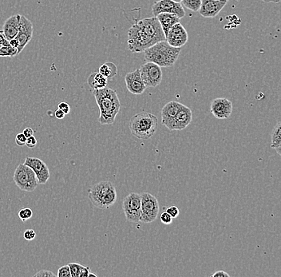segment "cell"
Segmentation results:
<instances>
[{
	"label": "cell",
	"mask_w": 281,
	"mask_h": 277,
	"mask_svg": "<svg viewBox=\"0 0 281 277\" xmlns=\"http://www.w3.org/2000/svg\"><path fill=\"white\" fill-rule=\"evenodd\" d=\"M125 81L126 87L131 94L140 95L143 94L146 90V86L142 81L139 69L126 74Z\"/></svg>",
	"instance_id": "15"
},
{
	"label": "cell",
	"mask_w": 281,
	"mask_h": 277,
	"mask_svg": "<svg viewBox=\"0 0 281 277\" xmlns=\"http://www.w3.org/2000/svg\"><path fill=\"white\" fill-rule=\"evenodd\" d=\"M193 119L192 111L189 107L182 104L176 117L171 123L170 130H183L191 123Z\"/></svg>",
	"instance_id": "16"
},
{
	"label": "cell",
	"mask_w": 281,
	"mask_h": 277,
	"mask_svg": "<svg viewBox=\"0 0 281 277\" xmlns=\"http://www.w3.org/2000/svg\"><path fill=\"white\" fill-rule=\"evenodd\" d=\"M128 35V49L135 54L144 52L154 44L166 40L162 27L154 16L134 23L129 28Z\"/></svg>",
	"instance_id": "1"
},
{
	"label": "cell",
	"mask_w": 281,
	"mask_h": 277,
	"mask_svg": "<svg viewBox=\"0 0 281 277\" xmlns=\"http://www.w3.org/2000/svg\"><path fill=\"white\" fill-rule=\"evenodd\" d=\"M123 210H141V194L131 193L123 200Z\"/></svg>",
	"instance_id": "20"
},
{
	"label": "cell",
	"mask_w": 281,
	"mask_h": 277,
	"mask_svg": "<svg viewBox=\"0 0 281 277\" xmlns=\"http://www.w3.org/2000/svg\"><path fill=\"white\" fill-rule=\"evenodd\" d=\"M161 13L173 14L177 15L180 19H182L186 15V11L181 2H175L173 0H160L153 5V15L156 17Z\"/></svg>",
	"instance_id": "9"
},
{
	"label": "cell",
	"mask_w": 281,
	"mask_h": 277,
	"mask_svg": "<svg viewBox=\"0 0 281 277\" xmlns=\"http://www.w3.org/2000/svg\"><path fill=\"white\" fill-rule=\"evenodd\" d=\"M129 129L138 139H150L159 126V120L151 113L142 112L132 117L129 121Z\"/></svg>",
	"instance_id": "4"
},
{
	"label": "cell",
	"mask_w": 281,
	"mask_h": 277,
	"mask_svg": "<svg viewBox=\"0 0 281 277\" xmlns=\"http://www.w3.org/2000/svg\"><path fill=\"white\" fill-rule=\"evenodd\" d=\"M33 212L32 209L29 208H24L19 212V217L21 219L22 221H26L32 218Z\"/></svg>",
	"instance_id": "26"
},
{
	"label": "cell",
	"mask_w": 281,
	"mask_h": 277,
	"mask_svg": "<svg viewBox=\"0 0 281 277\" xmlns=\"http://www.w3.org/2000/svg\"><path fill=\"white\" fill-rule=\"evenodd\" d=\"M15 185L26 192H32L38 186L36 174L29 166L20 164L17 167L14 173Z\"/></svg>",
	"instance_id": "6"
},
{
	"label": "cell",
	"mask_w": 281,
	"mask_h": 277,
	"mask_svg": "<svg viewBox=\"0 0 281 277\" xmlns=\"http://www.w3.org/2000/svg\"><path fill=\"white\" fill-rule=\"evenodd\" d=\"M1 32H2V30H0V33H1Z\"/></svg>",
	"instance_id": "45"
},
{
	"label": "cell",
	"mask_w": 281,
	"mask_h": 277,
	"mask_svg": "<svg viewBox=\"0 0 281 277\" xmlns=\"http://www.w3.org/2000/svg\"><path fill=\"white\" fill-rule=\"evenodd\" d=\"M188 33L186 28L181 23H177L171 27L167 34L166 41L173 47L181 48L188 42Z\"/></svg>",
	"instance_id": "12"
},
{
	"label": "cell",
	"mask_w": 281,
	"mask_h": 277,
	"mask_svg": "<svg viewBox=\"0 0 281 277\" xmlns=\"http://www.w3.org/2000/svg\"><path fill=\"white\" fill-rule=\"evenodd\" d=\"M271 147L281 155V123L280 121L276 124L271 133Z\"/></svg>",
	"instance_id": "22"
},
{
	"label": "cell",
	"mask_w": 281,
	"mask_h": 277,
	"mask_svg": "<svg viewBox=\"0 0 281 277\" xmlns=\"http://www.w3.org/2000/svg\"><path fill=\"white\" fill-rule=\"evenodd\" d=\"M9 42H10V45H11L12 47H14V48L17 49V50H18L19 46V41H17L15 39H13V40H10V41H9Z\"/></svg>",
	"instance_id": "41"
},
{
	"label": "cell",
	"mask_w": 281,
	"mask_h": 277,
	"mask_svg": "<svg viewBox=\"0 0 281 277\" xmlns=\"http://www.w3.org/2000/svg\"><path fill=\"white\" fill-rule=\"evenodd\" d=\"M161 221L164 225H170L173 222V218L167 212H163L161 214Z\"/></svg>",
	"instance_id": "29"
},
{
	"label": "cell",
	"mask_w": 281,
	"mask_h": 277,
	"mask_svg": "<svg viewBox=\"0 0 281 277\" xmlns=\"http://www.w3.org/2000/svg\"><path fill=\"white\" fill-rule=\"evenodd\" d=\"M23 237H24L25 240L31 241V240H33L36 238V232L34 231L33 229H27L24 232V234H23Z\"/></svg>",
	"instance_id": "31"
},
{
	"label": "cell",
	"mask_w": 281,
	"mask_h": 277,
	"mask_svg": "<svg viewBox=\"0 0 281 277\" xmlns=\"http://www.w3.org/2000/svg\"><path fill=\"white\" fill-rule=\"evenodd\" d=\"M24 165L29 166L36 174L38 184H46L48 180L50 179V173L49 168L46 163L42 160L34 158V157H27Z\"/></svg>",
	"instance_id": "11"
},
{
	"label": "cell",
	"mask_w": 281,
	"mask_h": 277,
	"mask_svg": "<svg viewBox=\"0 0 281 277\" xmlns=\"http://www.w3.org/2000/svg\"><path fill=\"white\" fill-rule=\"evenodd\" d=\"M59 109H60L61 111H63L66 115H68L70 113V111H71L70 105L65 102H62L59 103Z\"/></svg>",
	"instance_id": "35"
},
{
	"label": "cell",
	"mask_w": 281,
	"mask_h": 277,
	"mask_svg": "<svg viewBox=\"0 0 281 277\" xmlns=\"http://www.w3.org/2000/svg\"><path fill=\"white\" fill-rule=\"evenodd\" d=\"M210 111L215 118L226 119L230 117L233 111V103L227 98H215L211 102Z\"/></svg>",
	"instance_id": "13"
},
{
	"label": "cell",
	"mask_w": 281,
	"mask_h": 277,
	"mask_svg": "<svg viewBox=\"0 0 281 277\" xmlns=\"http://www.w3.org/2000/svg\"><path fill=\"white\" fill-rule=\"evenodd\" d=\"M17 55H19L18 50L12 47L11 45L0 47V57L14 58V57L17 56Z\"/></svg>",
	"instance_id": "25"
},
{
	"label": "cell",
	"mask_w": 281,
	"mask_h": 277,
	"mask_svg": "<svg viewBox=\"0 0 281 277\" xmlns=\"http://www.w3.org/2000/svg\"><path fill=\"white\" fill-rule=\"evenodd\" d=\"M23 134L25 135L26 138H29L34 135L33 129L32 128H26L23 132Z\"/></svg>",
	"instance_id": "39"
},
{
	"label": "cell",
	"mask_w": 281,
	"mask_h": 277,
	"mask_svg": "<svg viewBox=\"0 0 281 277\" xmlns=\"http://www.w3.org/2000/svg\"><path fill=\"white\" fill-rule=\"evenodd\" d=\"M117 72L116 65L111 62H106L99 67V73L102 74L107 79L115 77L117 75Z\"/></svg>",
	"instance_id": "23"
},
{
	"label": "cell",
	"mask_w": 281,
	"mask_h": 277,
	"mask_svg": "<svg viewBox=\"0 0 281 277\" xmlns=\"http://www.w3.org/2000/svg\"><path fill=\"white\" fill-rule=\"evenodd\" d=\"M54 115H55V117H56L57 119H64L66 114H65L63 111H61L60 109H58V110L55 111V114H54Z\"/></svg>",
	"instance_id": "40"
},
{
	"label": "cell",
	"mask_w": 281,
	"mask_h": 277,
	"mask_svg": "<svg viewBox=\"0 0 281 277\" xmlns=\"http://www.w3.org/2000/svg\"><path fill=\"white\" fill-rule=\"evenodd\" d=\"M19 17L20 15H13L6 19L3 24L2 32L8 41L13 40L19 32Z\"/></svg>",
	"instance_id": "18"
},
{
	"label": "cell",
	"mask_w": 281,
	"mask_h": 277,
	"mask_svg": "<svg viewBox=\"0 0 281 277\" xmlns=\"http://www.w3.org/2000/svg\"><path fill=\"white\" fill-rule=\"evenodd\" d=\"M26 142H27V138H26L25 135H24L23 133L17 134L16 137H15V143H16L18 146H25Z\"/></svg>",
	"instance_id": "32"
},
{
	"label": "cell",
	"mask_w": 281,
	"mask_h": 277,
	"mask_svg": "<svg viewBox=\"0 0 281 277\" xmlns=\"http://www.w3.org/2000/svg\"><path fill=\"white\" fill-rule=\"evenodd\" d=\"M33 36V25L31 20L24 15L19 17V29L14 39L19 41V46L18 48L19 54L24 50L27 44L29 43Z\"/></svg>",
	"instance_id": "10"
},
{
	"label": "cell",
	"mask_w": 281,
	"mask_h": 277,
	"mask_svg": "<svg viewBox=\"0 0 281 277\" xmlns=\"http://www.w3.org/2000/svg\"><path fill=\"white\" fill-rule=\"evenodd\" d=\"M156 18L159 20L160 25L162 27L165 38L171 27L180 23V19H181L177 15L169 14V13H161L157 15Z\"/></svg>",
	"instance_id": "19"
},
{
	"label": "cell",
	"mask_w": 281,
	"mask_h": 277,
	"mask_svg": "<svg viewBox=\"0 0 281 277\" xmlns=\"http://www.w3.org/2000/svg\"><path fill=\"white\" fill-rule=\"evenodd\" d=\"M0 47H1V46H0Z\"/></svg>",
	"instance_id": "47"
},
{
	"label": "cell",
	"mask_w": 281,
	"mask_h": 277,
	"mask_svg": "<svg viewBox=\"0 0 281 277\" xmlns=\"http://www.w3.org/2000/svg\"><path fill=\"white\" fill-rule=\"evenodd\" d=\"M166 212L169 213L173 219L177 218L180 214L179 208H177V206H174V205L168 207V208H166Z\"/></svg>",
	"instance_id": "30"
},
{
	"label": "cell",
	"mask_w": 281,
	"mask_h": 277,
	"mask_svg": "<svg viewBox=\"0 0 281 277\" xmlns=\"http://www.w3.org/2000/svg\"><path fill=\"white\" fill-rule=\"evenodd\" d=\"M182 104L176 101H172L164 105L161 110V118H162V125L169 129L171 123L176 117L177 112L179 111Z\"/></svg>",
	"instance_id": "17"
},
{
	"label": "cell",
	"mask_w": 281,
	"mask_h": 277,
	"mask_svg": "<svg viewBox=\"0 0 281 277\" xmlns=\"http://www.w3.org/2000/svg\"><path fill=\"white\" fill-rule=\"evenodd\" d=\"M260 1H262L264 2H267V3H269V2H274V3H278V2H281V0H260Z\"/></svg>",
	"instance_id": "42"
},
{
	"label": "cell",
	"mask_w": 281,
	"mask_h": 277,
	"mask_svg": "<svg viewBox=\"0 0 281 277\" xmlns=\"http://www.w3.org/2000/svg\"><path fill=\"white\" fill-rule=\"evenodd\" d=\"M181 48L171 46L166 40L154 44L144 51L146 62L155 63L160 67H173L177 62Z\"/></svg>",
	"instance_id": "3"
},
{
	"label": "cell",
	"mask_w": 281,
	"mask_h": 277,
	"mask_svg": "<svg viewBox=\"0 0 281 277\" xmlns=\"http://www.w3.org/2000/svg\"><path fill=\"white\" fill-rule=\"evenodd\" d=\"M173 1H175V2H180L181 0H173Z\"/></svg>",
	"instance_id": "44"
},
{
	"label": "cell",
	"mask_w": 281,
	"mask_h": 277,
	"mask_svg": "<svg viewBox=\"0 0 281 277\" xmlns=\"http://www.w3.org/2000/svg\"><path fill=\"white\" fill-rule=\"evenodd\" d=\"M227 1H229V0H227Z\"/></svg>",
	"instance_id": "48"
},
{
	"label": "cell",
	"mask_w": 281,
	"mask_h": 277,
	"mask_svg": "<svg viewBox=\"0 0 281 277\" xmlns=\"http://www.w3.org/2000/svg\"><path fill=\"white\" fill-rule=\"evenodd\" d=\"M57 277H71V272H70V268L68 265H63L61 267L58 271Z\"/></svg>",
	"instance_id": "28"
},
{
	"label": "cell",
	"mask_w": 281,
	"mask_h": 277,
	"mask_svg": "<svg viewBox=\"0 0 281 277\" xmlns=\"http://www.w3.org/2000/svg\"><path fill=\"white\" fill-rule=\"evenodd\" d=\"M235 1H239V0H235Z\"/></svg>",
	"instance_id": "46"
},
{
	"label": "cell",
	"mask_w": 281,
	"mask_h": 277,
	"mask_svg": "<svg viewBox=\"0 0 281 277\" xmlns=\"http://www.w3.org/2000/svg\"><path fill=\"white\" fill-rule=\"evenodd\" d=\"M227 0H202L199 14L204 18H215L222 11Z\"/></svg>",
	"instance_id": "14"
},
{
	"label": "cell",
	"mask_w": 281,
	"mask_h": 277,
	"mask_svg": "<svg viewBox=\"0 0 281 277\" xmlns=\"http://www.w3.org/2000/svg\"><path fill=\"white\" fill-rule=\"evenodd\" d=\"M202 0H181V4L190 11L198 12L201 6Z\"/></svg>",
	"instance_id": "24"
},
{
	"label": "cell",
	"mask_w": 281,
	"mask_h": 277,
	"mask_svg": "<svg viewBox=\"0 0 281 277\" xmlns=\"http://www.w3.org/2000/svg\"><path fill=\"white\" fill-rule=\"evenodd\" d=\"M90 273V267L83 266V265H81L80 273H79V277H88V275H89V273Z\"/></svg>",
	"instance_id": "34"
},
{
	"label": "cell",
	"mask_w": 281,
	"mask_h": 277,
	"mask_svg": "<svg viewBox=\"0 0 281 277\" xmlns=\"http://www.w3.org/2000/svg\"><path fill=\"white\" fill-rule=\"evenodd\" d=\"M54 273L49 270H41V271L38 272L36 273L34 277H54Z\"/></svg>",
	"instance_id": "36"
},
{
	"label": "cell",
	"mask_w": 281,
	"mask_h": 277,
	"mask_svg": "<svg viewBox=\"0 0 281 277\" xmlns=\"http://www.w3.org/2000/svg\"><path fill=\"white\" fill-rule=\"evenodd\" d=\"M159 213V204L157 198L150 194H141V221L151 223L156 220Z\"/></svg>",
	"instance_id": "7"
},
{
	"label": "cell",
	"mask_w": 281,
	"mask_h": 277,
	"mask_svg": "<svg viewBox=\"0 0 281 277\" xmlns=\"http://www.w3.org/2000/svg\"><path fill=\"white\" fill-rule=\"evenodd\" d=\"M89 198L96 208L106 209L116 202L117 192L111 181H101L92 186L89 191Z\"/></svg>",
	"instance_id": "5"
},
{
	"label": "cell",
	"mask_w": 281,
	"mask_h": 277,
	"mask_svg": "<svg viewBox=\"0 0 281 277\" xmlns=\"http://www.w3.org/2000/svg\"><path fill=\"white\" fill-rule=\"evenodd\" d=\"M97 277V275H96V274H94V273H89V275H88V277Z\"/></svg>",
	"instance_id": "43"
},
{
	"label": "cell",
	"mask_w": 281,
	"mask_h": 277,
	"mask_svg": "<svg viewBox=\"0 0 281 277\" xmlns=\"http://www.w3.org/2000/svg\"><path fill=\"white\" fill-rule=\"evenodd\" d=\"M36 145H37V140L36 138L32 136V137H29V138H27V142H26V146L30 149H33L36 147Z\"/></svg>",
	"instance_id": "33"
},
{
	"label": "cell",
	"mask_w": 281,
	"mask_h": 277,
	"mask_svg": "<svg viewBox=\"0 0 281 277\" xmlns=\"http://www.w3.org/2000/svg\"><path fill=\"white\" fill-rule=\"evenodd\" d=\"M10 45V42H9L8 40L6 39V36H4L3 32H1L0 33V46H9Z\"/></svg>",
	"instance_id": "37"
},
{
	"label": "cell",
	"mask_w": 281,
	"mask_h": 277,
	"mask_svg": "<svg viewBox=\"0 0 281 277\" xmlns=\"http://www.w3.org/2000/svg\"><path fill=\"white\" fill-rule=\"evenodd\" d=\"M93 94L100 111L98 122L102 125H113L121 108L117 93L111 88L105 87L94 90Z\"/></svg>",
	"instance_id": "2"
},
{
	"label": "cell",
	"mask_w": 281,
	"mask_h": 277,
	"mask_svg": "<svg viewBox=\"0 0 281 277\" xmlns=\"http://www.w3.org/2000/svg\"><path fill=\"white\" fill-rule=\"evenodd\" d=\"M108 83V79L105 76L99 73H92L88 78V84L93 90H99L106 87Z\"/></svg>",
	"instance_id": "21"
},
{
	"label": "cell",
	"mask_w": 281,
	"mask_h": 277,
	"mask_svg": "<svg viewBox=\"0 0 281 277\" xmlns=\"http://www.w3.org/2000/svg\"><path fill=\"white\" fill-rule=\"evenodd\" d=\"M212 277H229V273H226V272L224 271V270H219V271L216 272V273H213L212 275H211Z\"/></svg>",
	"instance_id": "38"
},
{
	"label": "cell",
	"mask_w": 281,
	"mask_h": 277,
	"mask_svg": "<svg viewBox=\"0 0 281 277\" xmlns=\"http://www.w3.org/2000/svg\"><path fill=\"white\" fill-rule=\"evenodd\" d=\"M81 265H82L77 264V263H69L68 264L71 277H79V273H80Z\"/></svg>",
	"instance_id": "27"
},
{
	"label": "cell",
	"mask_w": 281,
	"mask_h": 277,
	"mask_svg": "<svg viewBox=\"0 0 281 277\" xmlns=\"http://www.w3.org/2000/svg\"><path fill=\"white\" fill-rule=\"evenodd\" d=\"M142 81L146 88L156 87L162 81V71L155 63L146 62L139 68Z\"/></svg>",
	"instance_id": "8"
}]
</instances>
